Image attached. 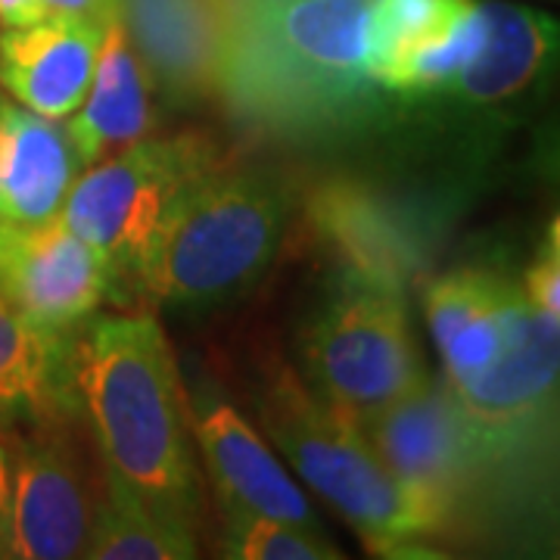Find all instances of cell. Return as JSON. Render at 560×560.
Masks as SVG:
<instances>
[{
	"mask_svg": "<svg viewBox=\"0 0 560 560\" xmlns=\"http://www.w3.org/2000/svg\"><path fill=\"white\" fill-rule=\"evenodd\" d=\"M381 0H241L228 10L215 97L246 128L324 135L359 121L374 94Z\"/></svg>",
	"mask_w": 560,
	"mask_h": 560,
	"instance_id": "cell-1",
	"label": "cell"
},
{
	"mask_svg": "<svg viewBox=\"0 0 560 560\" xmlns=\"http://www.w3.org/2000/svg\"><path fill=\"white\" fill-rule=\"evenodd\" d=\"M72 396L106 480L175 521L200 517V464L187 393L150 315H91L72 330Z\"/></svg>",
	"mask_w": 560,
	"mask_h": 560,
	"instance_id": "cell-2",
	"label": "cell"
},
{
	"mask_svg": "<svg viewBox=\"0 0 560 560\" xmlns=\"http://www.w3.org/2000/svg\"><path fill=\"white\" fill-rule=\"evenodd\" d=\"M287 219L290 200L278 178L219 162L162 228L135 293L178 308L228 300L275 259Z\"/></svg>",
	"mask_w": 560,
	"mask_h": 560,
	"instance_id": "cell-3",
	"label": "cell"
},
{
	"mask_svg": "<svg viewBox=\"0 0 560 560\" xmlns=\"http://www.w3.org/2000/svg\"><path fill=\"white\" fill-rule=\"evenodd\" d=\"M256 405L280 455L355 529L368 551L408 558L440 533L383 467L359 423L305 389L293 371L278 368L268 374Z\"/></svg>",
	"mask_w": 560,
	"mask_h": 560,
	"instance_id": "cell-4",
	"label": "cell"
},
{
	"mask_svg": "<svg viewBox=\"0 0 560 560\" xmlns=\"http://www.w3.org/2000/svg\"><path fill=\"white\" fill-rule=\"evenodd\" d=\"M219 162V147L197 131L140 138L81 172L60 219L106 259L119 296L135 293L140 265L162 228L187 190Z\"/></svg>",
	"mask_w": 560,
	"mask_h": 560,
	"instance_id": "cell-5",
	"label": "cell"
},
{
	"mask_svg": "<svg viewBox=\"0 0 560 560\" xmlns=\"http://www.w3.org/2000/svg\"><path fill=\"white\" fill-rule=\"evenodd\" d=\"M318 396L349 420H364L427 381L399 283L349 268L302 342Z\"/></svg>",
	"mask_w": 560,
	"mask_h": 560,
	"instance_id": "cell-6",
	"label": "cell"
},
{
	"mask_svg": "<svg viewBox=\"0 0 560 560\" xmlns=\"http://www.w3.org/2000/svg\"><path fill=\"white\" fill-rule=\"evenodd\" d=\"M10 460V560L84 558L106 501V470L79 405L0 423Z\"/></svg>",
	"mask_w": 560,
	"mask_h": 560,
	"instance_id": "cell-7",
	"label": "cell"
},
{
	"mask_svg": "<svg viewBox=\"0 0 560 560\" xmlns=\"http://www.w3.org/2000/svg\"><path fill=\"white\" fill-rule=\"evenodd\" d=\"M393 480L418 501L445 533L501 464L495 445L464 411L452 383L427 381L408 396L359 420Z\"/></svg>",
	"mask_w": 560,
	"mask_h": 560,
	"instance_id": "cell-8",
	"label": "cell"
},
{
	"mask_svg": "<svg viewBox=\"0 0 560 560\" xmlns=\"http://www.w3.org/2000/svg\"><path fill=\"white\" fill-rule=\"evenodd\" d=\"M0 296L28 320L69 334L106 300H119L113 268L66 221H0Z\"/></svg>",
	"mask_w": 560,
	"mask_h": 560,
	"instance_id": "cell-9",
	"label": "cell"
},
{
	"mask_svg": "<svg viewBox=\"0 0 560 560\" xmlns=\"http://www.w3.org/2000/svg\"><path fill=\"white\" fill-rule=\"evenodd\" d=\"M526 296V293H523ZM558 324H548L523 300L511 342L480 377L452 383L464 411L495 445L501 460L545 436L558 399Z\"/></svg>",
	"mask_w": 560,
	"mask_h": 560,
	"instance_id": "cell-10",
	"label": "cell"
},
{
	"mask_svg": "<svg viewBox=\"0 0 560 560\" xmlns=\"http://www.w3.org/2000/svg\"><path fill=\"white\" fill-rule=\"evenodd\" d=\"M202 467L228 514H256L318 529V514L256 427L224 399H187Z\"/></svg>",
	"mask_w": 560,
	"mask_h": 560,
	"instance_id": "cell-11",
	"label": "cell"
},
{
	"mask_svg": "<svg viewBox=\"0 0 560 560\" xmlns=\"http://www.w3.org/2000/svg\"><path fill=\"white\" fill-rule=\"evenodd\" d=\"M119 20L165 101L194 106L215 97L228 0H119Z\"/></svg>",
	"mask_w": 560,
	"mask_h": 560,
	"instance_id": "cell-12",
	"label": "cell"
},
{
	"mask_svg": "<svg viewBox=\"0 0 560 560\" xmlns=\"http://www.w3.org/2000/svg\"><path fill=\"white\" fill-rule=\"evenodd\" d=\"M106 20L44 16L0 28V88L47 119L66 121L84 101Z\"/></svg>",
	"mask_w": 560,
	"mask_h": 560,
	"instance_id": "cell-13",
	"label": "cell"
},
{
	"mask_svg": "<svg viewBox=\"0 0 560 560\" xmlns=\"http://www.w3.org/2000/svg\"><path fill=\"white\" fill-rule=\"evenodd\" d=\"M81 172L66 121L40 116L0 88V221L57 219Z\"/></svg>",
	"mask_w": 560,
	"mask_h": 560,
	"instance_id": "cell-14",
	"label": "cell"
},
{
	"mask_svg": "<svg viewBox=\"0 0 560 560\" xmlns=\"http://www.w3.org/2000/svg\"><path fill=\"white\" fill-rule=\"evenodd\" d=\"M523 300L521 283L489 271H455L427 287V324L445 381H474L501 359Z\"/></svg>",
	"mask_w": 560,
	"mask_h": 560,
	"instance_id": "cell-15",
	"label": "cell"
},
{
	"mask_svg": "<svg viewBox=\"0 0 560 560\" xmlns=\"http://www.w3.org/2000/svg\"><path fill=\"white\" fill-rule=\"evenodd\" d=\"M150 75L128 38L119 13H113L103 28V44L94 79L81 106L66 119V131L79 150L84 168L103 156L140 138H150L156 128Z\"/></svg>",
	"mask_w": 560,
	"mask_h": 560,
	"instance_id": "cell-16",
	"label": "cell"
},
{
	"mask_svg": "<svg viewBox=\"0 0 560 560\" xmlns=\"http://www.w3.org/2000/svg\"><path fill=\"white\" fill-rule=\"evenodd\" d=\"M486 35L480 50L442 91L455 101L489 106L526 91L558 50V22L521 3H482Z\"/></svg>",
	"mask_w": 560,
	"mask_h": 560,
	"instance_id": "cell-17",
	"label": "cell"
},
{
	"mask_svg": "<svg viewBox=\"0 0 560 560\" xmlns=\"http://www.w3.org/2000/svg\"><path fill=\"white\" fill-rule=\"evenodd\" d=\"M72 330H47L0 296V423L72 408Z\"/></svg>",
	"mask_w": 560,
	"mask_h": 560,
	"instance_id": "cell-18",
	"label": "cell"
},
{
	"mask_svg": "<svg viewBox=\"0 0 560 560\" xmlns=\"http://www.w3.org/2000/svg\"><path fill=\"white\" fill-rule=\"evenodd\" d=\"M200 555L194 526L147 508L119 482L106 480L97 526L88 539V560H190Z\"/></svg>",
	"mask_w": 560,
	"mask_h": 560,
	"instance_id": "cell-19",
	"label": "cell"
},
{
	"mask_svg": "<svg viewBox=\"0 0 560 560\" xmlns=\"http://www.w3.org/2000/svg\"><path fill=\"white\" fill-rule=\"evenodd\" d=\"M482 35H486V7L480 0H467L445 28L381 66L374 72V84L381 91L408 94V97L442 94L480 50Z\"/></svg>",
	"mask_w": 560,
	"mask_h": 560,
	"instance_id": "cell-20",
	"label": "cell"
},
{
	"mask_svg": "<svg viewBox=\"0 0 560 560\" xmlns=\"http://www.w3.org/2000/svg\"><path fill=\"white\" fill-rule=\"evenodd\" d=\"M221 555L231 560H337L342 558L334 541L315 526L271 521L256 514H228Z\"/></svg>",
	"mask_w": 560,
	"mask_h": 560,
	"instance_id": "cell-21",
	"label": "cell"
},
{
	"mask_svg": "<svg viewBox=\"0 0 560 560\" xmlns=\"http://www.w3.org/2000/svg\"><path fill=\"white\" fill-rule=\"evenodd\" d=\"M523 293L529 305L539 312L548 324L560 327V228L558 221L548 224L536 259L529 261L523 275Z\"/></svg>",
	"mask_w": 560,
	"mask_h": 560,
	"instance_id": "cell-22",
	"label": "cell"
},
{
	"mask_svg": "<svg viewBox=\"0 0 560 560\" xmlns=\"http://www.w3.org/2000/svg\"><path fill=\"white\" fill-rule=\"evenodd\" d=\"M47 16H88V20H109L119 13V0H40Z\"/></svg>",
	"mask_w": 560,
	"mask_h": 560,
	"instance_id": "cell-23",
	"label": "cell"
},
{
	"mask_svg": "<svg viewBox=\"0 0 560 560\" xmlns=\"http://www.w3.org/2000/svg\"><path fill=\"white\" fill-rule=\"evenodd\" d=\"M0 560H10V460L0 440Z\"/></svg>",
	"mask_w": 560,
	"mask_h": 560,
	"instance_id": "cell-24",
	"label": "cell"
}]
</instances>
